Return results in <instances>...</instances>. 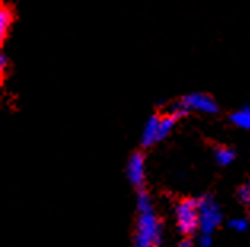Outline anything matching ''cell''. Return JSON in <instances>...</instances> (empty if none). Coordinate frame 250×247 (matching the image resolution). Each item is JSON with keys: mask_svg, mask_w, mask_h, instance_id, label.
<instances>
[{"mask_svg": "<svg viewBox=\"0 0 250 247\" xmlns=\"http://www.w3.org/2000/svg\"><path fill=\"white\" fill-rule=\"evenodd\" d=\"M137 220L132 236V247H160L163 225L155 212L151 198L145 190L137 191Z\"/></svg>", "mask_w": 250, "mask_h": 247, "instance_id": "obj_1", "label": "cell"}, {"mask_svg": "<svg viewBox=\"0 0 250 247\" xmlns=\"http://www.w3.org/2000/svg\"><path fill=\"white\" fill-rule=\"evenodd\" d=\"M175 222L185 238L199 231V198H184L175 204Z\"/></svg>", "mask_w": 250, "mask_h": 247, "instance_id": "obj_2", "label": "cell"}, {"mask_svg": "<svg viewBox=\"0 0 250 247\" xmlns=\"http://www.w3.org/2000/svg\"><path fill=\"white\" fill-rule=\"evenodd\" d=\"M223 212L220 204L212 195L199 198V233L213 234V231L222 225Z\"/></svg>", "mask_w": 250, "mask_h": 247, "instance_id": "obj_3", "label": "cell"}, {"mask_svg": "<svg viewBox=\"0 0 250 247\" xmlns=\"http://www.w3.org/2000/svg\"><path fill=\"white\" fill-rule=\"evenodd\" d=\"M179 102L188 113L199 112L206 115H215L220 112L218 102L210 94H206V92H190V94L182 96Z\"/></svg>", "mask_w": 250, "mask_h": 247, "instance_id": "obj_4", "label": "cell"}, {"mask_svg": "<svg viewBox=\"0 0 250 247\" xmlns=\"http://www.w3.org/2000/svg\"><path fill=\"white\" fill-rule=\"evenodd\" d=\"M126 176L134 188L144 190L147 171H145V155L142 152H134L129 157L126 163Z\"/></svg>", "mask_w": 250, "mask_h": 247, "instance_id": "obj_5", "label": "cell"}, {"mask_svg": "<svg viewBox=\"0 0 250 247\" xmlns=\"http://www.w3.org/2000/svg\"><path fill=\"white\" fill-rule=\"evenodd\" d=\"M160 142V115H151L144 126L142 135H140V144L144 148H148Z\"/></svg>", "mask_w": 250, "mask_h": 247, "instance_id": "obj_6", "label": "cell"}, {"mask_svg": "<svg viewBox=\"0 0 250 247\" xmlns=\"http://www.w3.org/2000/svg\"><path fill=\"white\" fill-rule=\"evenodd\" d=\"M213 159L217 164L228 166L236 159V150L228 145H217L213 147Z\"/></svg>", "mask_w": 250, "mask_h": 247, "instance_id": "obj_7", "label": "cell"}, {"mask_svg": "<svg viewBox=\"0 0 250 247\" xmlns=\"http://www.w3.org/2000/svg\"><path fill=\"white\" fill-rule=\"evenodd\" d=\"M229 121L241 129H250V104L242 106L229 115Z\"/></svg>", "mask_w": 250, "mask_h": 247, "instance_id": "obj_8", "label": "cell"}, {"mask_svg": "<svg viewBox=\"0 0 250 247\" xmlns=\"http://www.w3.org/2000/svg\"><path fill=\"white\" fill-rule=\"evenodd\" d=\"M11 24H13V10L8 5H3L0 10V39L5 40L10 34Z\"/></svg>", "mask_w": 250, "mask_h": 247, "instance_id": "obj_9", "label": "cell"}, {"mask_svg": "<svg viewBox=\"0 0 250 247\" xmlns=\"http://www.w3.org/2000/svg\"><path fill=\"white\" fill-rule=\"evenodd\" d=\"M175 123H177V118L170 115V113L166 112V113L160 115V142L163 139H166L167 135L174 131Z\"/></svg>", "mask_w": 250, "mask_h": 247, "instance_id": "obj_10", "label": "cell"}, {"mask_svg": "<svg viewBox=\"0 0 250 247\" xmlns=\"http://www.w3.org/2000/svg\"><path fill=\"white\" fill-rule=\"evenodd\" d=\"M228 226L236 233H244L249 230V220L244 217H234L228 222Z\"/></svg>", "mask_w": 250, "mask_h": 247, "instance_id": "obj_11", "label": "cell"}, {"mask_svg": "<svg viewBox=\"0 0 250 247\" xmlns=\"http://www.w3.org/2000/svg\"><path fill=\"white\" fill-rule=\"evenodd\" d=\"M237 195V200L244 204H250V180L249 182H244L239 188L236 191Z\"/></svg>", "mask_w": 250, "mask_h": 247, "instance_id": "obj_12", "label": "cell"}, {"mask_svg": "<svg viewBox=\"0 0 250 247\" xmlns=\"http://www.w3.org/2000/svg\"><path fill=\"white\" fill-rule=\"evenodd\" d=\"M196 243L199 247H210L212 246V234H201L199 233Z\"/></svg>", "mask_w": 250, "mask_h": 247, "instance_id": "obj_13", "label": "cell"}, {"mask_svg": "<svg viewBox=\"0 0 250 247\" xmlns=\"http://www.w3.org/2000/svg\"><path fill=\"white\" fill-rule=\"evenodd\" d=\"M175 247H194V243H193V239H190V238H184Z\"/></svg>", "mask_w": 250, "mask_h": 247, "instance_id": "obj_14", "label": "cell"}, {"mask_svg": "<svg viewBox=\"0 0 250 247\" xmlns=\"http://www.w3.org/2000/svg\"><path fill=\"white\" fill-rule=\"evenodd\" d=\"M0 67H2V72L5 73V70H7V67H8V58L5 56V54L0 56Z\"/></svg>", "mask_w": 250, "mask_h": 247, "instance_id": "obj_15", "label": "cell"}, {"mask_svg": "<svg viewBox=\"0 0 250 247\" xmlns=\"http://www.w3.org/2000/svg\"><path fill=\"white\" fill-rule=\"evenodd\" d=\"M249 217H250V204H249Z\"/></svg>", "mask_w": 250, "mask_h": 247, "instance_id": "obj_16", "label": "cell"}]
</instances>
